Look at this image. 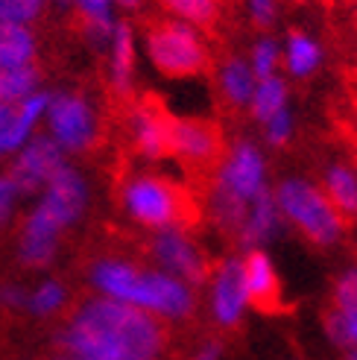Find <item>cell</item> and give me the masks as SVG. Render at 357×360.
Returning <instances> with one entry per match:
<instances>
[{
	"label": "cell",
	"mask_w": 357,
	"mask_h": 360,
	"mask_svg": "<svg viewBox=\"0 0 357 360\" xmlns=\"http://www.w3.org/2000/svg\"><path fill=\"white\" fill-rule=\"evenodd\" d=\"M167 316L158 319L138 304L79 293L56 328V349L74 360H178Z\"/></svg>",
	"instance_id": "1"
},
{
	"label": "cell",
	"mask_w": 357,
	"mask_h": 360,
	"mask_svg": "<svg viewBox=\"0 0 357 360\" xmlns=\"http://www.w3.org/2000/svg\"><path fill=\"white\" fill-rule=\"evenodd\" d=\"M112 193L120 211L144 229H182L190 235L205 223L202 193L158 170H138L126 150H117L112 165Z\"/></svg>",
	"instance_id": "2"
},
{
	"label": "cell",
	"mask_w": 357,
	"mask_h": 360,
	"mask_svg": "<svg viewBox=\"0 0 357 360\" xmlns=\"http://www.w3.org/2000/svg\"><path fill=\"white\" fill-rule=\"evenodd\" d=\"M231 150L220 120L211 117H176L173 123V158L182 165L188 185L196 193H211L226 167Z\"/></svg>",
	"instance_id": "3"
},
{
	"label": "cell",
	"mask_w": 357,
	"mask_h": 360,
	"mask_svg": "<svg viewBox=\"0 0 357 360\" xmlns=\"http://www.w3.org/2000/svg\"><path fill=\"white\" fill-rule=\"evenodd\" d=\"M141 27H144L150 59L164 77H211L214 56L190 27L164 15H141Z\"/></svg>",
	"instance_id": "4"
},
{
	"label": "cell",
	"mask_w": 357,
	"mask_h": 360,
	"mask_svg": "<svg viewBox=\"0 0 357 360\" xmlns=\"http://www.w3.org/2000/svg\"><path fill=\"white\" fill-rule=\"evenodd\" d=\"M47 115H50L53 135L74 153L100 150L112 138L109 117H105V100H103V109L94 112V105L85 97V91L50 97L47 100Z\"/></svg>",
	"instance_id": "5"
},
{
	"label": "cell",
	"mask_w": 357,
	"mask_h": 360,
	"mask_svg": "<svg viewBox=\"0 0 357 360\" xmlns=\"http://www.w3.org/2000/svg\"><path fill=\"white\" fill-rule=\"evenodd\" d=\"M278 205L287 220L316 246H331L346 229L328 196L301 179H287L278 185Z\"/></svg>",
	"instance_id": "6"
},
{
	"label": "cell",
	"mask_w": 357,
	"mask_h": 360,
	"mask_svg": "<svg viewBox=\"0 0 357 360\" xmlns=\"http://www.w3.org/2000/svg\"><path fill=\"white\" fill-rule=\"evenodd\" d=\"M144 243H147V252H150V261L170 266L173 273L188 278L190 284L211 281L217 261H211L208 252L196 243L188 231L162 229V231H152V235H144Z\"/></svg>",
	"instance_id": "7"
},
{
	"label": "cell",
	"mask_w": 357,
	"mask_h": 360,
	"mask_svg": "<svg viewBox=\"0 0 357 360\" xmlns=\"http://www.w3.org/2000/svg\"><path fill=\"white\" fill-rule=\"evenodd\" d=\"M240 278H243V299L252 304L255 311L266 316H278V314H290L293 304H287L281 290V281L275 266L261 249H249L243 261H240Z\"/></svg>",
	"instance_id": "8"
},
{
	"label": "cell",
	"mask_w": 357,
	"mask_h": 360,
	"mask_svg": "<svg viewBox=\"0 0 357 360\" xmlns=\"http://www.w3.org/2000/svg\"><path fill=\"white\" fill-rule=\"evenodd\" d=\"M211 82L217 91V105L226 117H240L243 105L252 100V70L246 62L235 59L228 50H220L214 56Z\"/></svg>",
	"instance_id": "9"
},
{
	"label": "cell",
	"mask_w": 357,
	"mask_h": 360,
	"mask_svg": "<svg viewBox=\"0 0 357 360\" xmlns=\"http://www.w3.org/2000/svg\"><path fill=\"white\" fill-rule=\"evenodd\" d=\"M62 153L59 147L53 143L50 138H39L35 143H30L27 153L18 158V165L12 167V182L18 188V193H30L35 188H41V185H50L53 182V176H56L62 170Z\"/></svg>",
	"instance_id": "10"
},
{
	"label": "cell",
	"mask_w": 357,
	"mask_h": 360,
	"mask_svg": "<svg viewBox=\"0 0 357 360\" xmlns=\"http://www.w3.org/2000/svg\"><path fill=\"white\" fill-rule=\"evenodd\" d=\"M217 182L231 193H238L240 200H255L258 191L264 188V161L252 143H238V150L228 155Z\"/></svg>",
	"instance_id": "11"
},
{
	"label": "cell",
	"mask_w": 357,
	"mask_h": 360,
	"mask_svg": "<svg viewBox=\"0 0 357 360\" xmlns=\"http://www.w3.org/2000/svg\"><path fill=\"white\" fill-rule=\"evenodd\" d=\"M211 284H214V319H217L223 328H235L240 322V308H243L240 264L238 261H217Z\"/></svg>",
	"instance_id": "12"
},
{
	"label": "cell",
	"mask_w": 357,
	"mask_h": 360,
	"mask_svg": "<svg viewBox=\"0 0 357 360\" xmlns=\"http://www.w3.org/2000/svg\"><path fill=\"white\" fill-rule=\"evenodd\" d=\"M323 193L331 200L346 226L357 220V167L346 161H328L323 167Z\"/></svg>",
	"instance_id": "13"
},
{
	"label": "cell",
	"mask_w": 357,
	"mask_h": 360,
	"mask_svg": "<svg viewBox=\"0 0 357 360\" xmlns=\"http://www.w3.org/2000/svg\"><path fill=\"white\" fill-rule=\"evenodd\" d=\"M47 105V97H24V100H0V153H9L21 143L30 132V126L41 109Z\"/></svg>",
	"instance_id": "14"
},
{
	"label": "cell",
	"mask_w": 357,
	"mask_h": 360,
	"mask_svg": "<svg viewBox=\"0 0 357 360\" xmlns=\"http://www.w3.org/2000/svg\"><path fill=\"white\" fill-rule=\"evenodd\" d=\"M39 62V44L27 24L0 21V68H18Z\"/></svg>",
	"instance_id": "15"
},
{
	"label": "cell",
	"mask_w": 357,
	"mask_h": 360,
	"mask_svg": "<svg viewBox=\"0 0 357 360\" xmlns=\"http://www.w3.org/2000/svg\"><path fill=\"white\" fill-rule=\"evenodd\" d=\"M74 35H88L91 41L109 32V0H77L70 15Z\"/></svg>",
	"instance_id": "16"
},
{
	"label": "cell",
	"mask_w": 357,
	"mask_h": 360,
	"mask_svg": "<svg viewBox=\"0 0 357 360\" xmlns=\"http://www.w3.org/2000/svg\"><path fill=\"white\" fill-rule=\"evenodd\" d=\"M132 30L129 24L115 27V68H112V85H105L112 94H129L132 91Z\"/></svg>",
	"instance_id": "17"
},
{
	"label": "cell",
	"mask_w": 357,
	"mask_h": 360,
	"mask_svg": "<svg viewBox=\"0 0 357 360\" xmlns=\"http://www.w3.org/2000/svg\"><path fill=\"white\" fill-rule=\"evenodd\" d=\"M41 62L18 65V68H0V100H24L32 94V88L41 79Z\"/></svg>",
	"instance_id": "18"
},
{
	"label": "cell",
	"mask_w": 357,
	"mask_h": 360,
	"mask_svg": "<svg viewBox=\"0 0 357 360\" xmlns=\"http://www.w3.org/2000/svg\"><path fill=\"white\" fill-rule=\"evenodd\" d=\"M284 97H287V88L278 77H264L261 85L252 91V117H258L261 123H266L273 115H278L284 109Z\"/></svg>",
	"instance_id": "19"
},
{
	"label": "cell",
	"mask_w": 357,
	"mask_h": 360,
	"mask_svg": "<svg viewBox=\"0 0 357 360\" xmlns=\"http://www.w3.org/2000/svg\"><path fill=\"white\" fill-rule=\"evenodd\" d=\"M278 217H275V202L273 196L266 193L264 188L258 191V196L249 205V223H246V243H255V240H264L270 231L275 229Z\"/></svg>",
	"instance_id": "20"
},
{
	"label": "cell",
	"mask_w": 357,
	"mask_h": 360,
	"mask_svg": "<svg viewBox=\"0 0 357 360\" xmlns=\"http://www.w3.org/2000/svg\"><path fill=\"white\" fill-rule=\"evenodd\" d=\"M316 62H319L316 44L308 39V35L293 30L290 39H287V68H290V74L293 77H308L316 68Z\"/></svg>",
	"instance_id": "21"
},
{
	"label": "cell",
	"mask_w": 357,
	"mask_h": 360,
	"mask_svg": "<svg viewBox=\"0 0 357 360\" xmlns=\"http://www.w3.org/2000/svg\"><path fill=\"white\" fill-rule=\"evenodd\" d=\"M323 319H325L328 334L337 340V343L357 349V314L354 311H343V308H337L334 302H328Z\"/></svg>",
	"instance_id": "22"
},
{
	"label": "cell",
	"mask_w": 357,
	"mask_h": 360,
	"mask_svg": "<svg viewBox=\"0 0 357 360\" xmlns=\"http://www.w3.org/2000/svg\"><path fill=\"white\" fill-rule=\"evenodd\" d=\"M44 12V0H0V21L32 24Z\"/></svg>",
	"instance_id": "23"
},
{
	"label": "cell",
	"mask_w": 357,
	"mask_h": 360,
	"mask_svg": "<svg viewBox=\"0 0 357 360\" xmlns=\"http://www.w3.org/2000/svg\"><path fill=\"white\" fill-rule=\"evenodd\" d=\"M65 302V287L59 284V281H47V284H41L39 290H35L30 299H27V304H30V311L32 314H41V316H47V314H53V311H59V304Z\"/></svg>",
	"instance_id": "24"
},
{
	"label": "cell",
	"mask_w": 357,
	"mask_h": 360,
	"mask_svg": "<svg viewBox=\"0 0 357 360\" xmlns=\"http://www.w3.org/2000/svg\"><path fill=\"white\" fill-rule=\"evenodd\" d=\"M275 62H278V50L273 41H261L255 47V74L264 79V77H273L275 70Z\"/></svg>",
	"instance_id": "25"
},
{
	"label": "cell",
	"mask_w": 357,
	"mask_h": 360,
	"mask_svg": "<svg viewBox=\"0 0 357 360\" xmlns=\"http://www.w3.org/2000/svg\"><path fill=\"white\" fill-rule=\"evenodd\" d=\"M290 138V120L287 115H284V109L278 115H273L270 120H266V141L275 143V147H284Z\"/></svg>",
	"instance_id": "26"
},
{
	"label": "cell",
	"mask_w": 357,
	"mask_h": 360,
	"mask_svg": "<svg viewBox=\"0 0 357 360\" xmlns=\"http://www.w3.org/2000/svg\"><path fill=\"white\" fill-rule=\"evenodd\" d=\"M249 4H252V21H255V27L266 30L275 21V0H249Z\"/></svg>",
	"instance_id": "27"
},
{
	"label": "cell",
	"mask_w": 357,
	"mask_h": 360,
	"mask_svg": "<svg viewBox=\"0 0 357 360\" xmlns=\"http://www.w3.org/2000/svg\"><path fill=\"white\" fill-rule=\"evenodd\" d=\"M15 196H18V188L12 182V176H0V223L6 220V214L15 202Z\"/></svg>",
	"instance_id": "28"
},
{
	"label": "cell",
	"mask_w": 357,
	"mask_h": 360,
	"mask_svg": "<svg viewBox=\"0 0 357 360\" xmlns=\"http://www.w3.org/2000/svg\"><path fill=\"white\" fill-rule=\"evenodd\" d=\"M217 352H220V349H217V346H214V343H211V346H205V349H202L200 354H196L193 360H217Z\"/></svg>",
	"instance_id": "29"
},
{
	"label": "cell",
	"mask_w": 357,
	"mask_h": 360,
	"mask_svg": "<svg viewBox=\"0 0 357 360\" xmlns=\"http://www.w3.org/2000/svg\"><path fill=\"white\" fill-rule=\"evenodd\" d=\"M117 4H120L123 9H138V6H141V0H117Z\"/></svg>",
	"instance_id": "30"
},
{
	"label": "cell",
	"mask_w": 357,
	"mask_h": 360,
	"mask_svg": "<svg viewBox=\"0 0 357 360\" xmlns=\"http://www.w3.org/2000/svg\"><path fill=\"white\" fill-rule=\"evenodd\" d=\"M59 4H62V6H74V4H77V0H59Z\"/></svg>",
	"instance_id": "31"
},
{
	"label": "cell",
	"mask_w": 357,
	"mask_h": 360,
	"mask_svg": "<svg viewBox=\"0 0 357 360\" xmlns=\"http://www.w3.org/2000/svg\"><path fill=\"white\" fill-rule=\"evenodd\" d=\"M354 30H357V0H354Z\"/></svg>",
	"instance_id": "32"
},
{
	"label": "cell",
	"mask_w": 357,
	"mask_h": 360,
	"mask_svg": "<svg viewBox=\"0 0 357 360\" xmlns=\"http://www.w3.org/2000/svg\"><path fill=\"white\" fill-rule=\"evenodd\" d=\"M349 360H357V352H351V354H349Z\"/></svg>",
	"instance_id": "33"
}]
</instances>
